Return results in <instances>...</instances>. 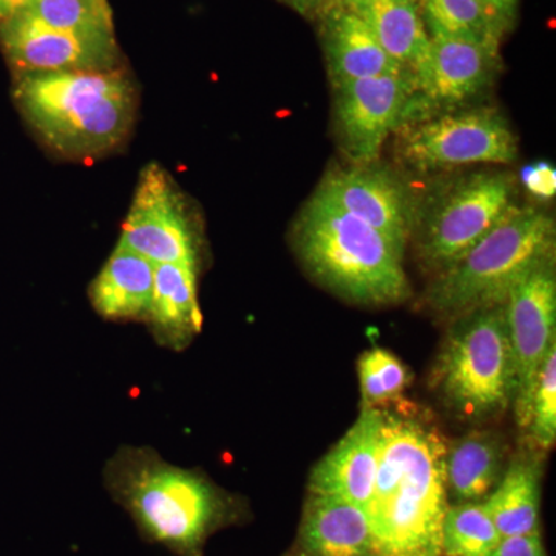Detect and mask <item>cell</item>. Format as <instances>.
<instances>
[{
    "mask_svg": "<svg viewBox=\"0 0 556 556\" xmlns=\"http://www.w3.org/2000/svg\"><path fill=\"white\" fill-rule=\"evenodd\" d=\"M447 445L412 416L383 412L378 473L367 510L375 556H442L450 506Z\"/></svg>",
    "mask_w": 556,
    "mask_h": 556,
    "instance_id": "obj_1",
    "label": "cell"
},
{
    "mask_svg": "<svg viewBox=\"0 0 556 556\" xmlns=\"http://www.w3.org/2000/svg\"><path fill=\"white\" fill-rule=\"evenodd\" d=\"M14 101L46 148L76 161L124 144L138 109L137 87L119 68L20 75Z\"/></svg>",
    "mask_w": 556,
    "mask_h": 556,
    "instance_id": "obj_2",
    "label": "cell"
},
{
    "mask_svg": "<svg viewBox=\"0 0 556 556\" xmlns=\"http://www.w3.org/2000/svg\"><path fill=\"white\" fill-rule=\"evenodd\" d=\"M292 244L306 270L358 305H396L409 295L397 251L375 228L314 195L300 212Z\"/></svg>",
    "mask_w": 556,
    "mask_h": 556,
    "instance_id": "obj_3",
    "label": "cell"
},
{
    "mask_svg": "<svg viewBox=\"0 0 556 556\" xmlns=\"http://www.w3.org/2000/svg\"><path fill=\"white\" fill-rule=\"evenodd\" d=\"M105 484L139 529L178 556H200L223 514V497L199 471L149 447H123L104 468Z\"/></svg>",
    "mask_w": 556,
    "mask_h": 556,
    "instance_id": "obj_4",
    "label": "cell"
},
{
    "mask_svg": "<svg viewBox=\"0 0 556 556\" xmlns=\"http://www.w3.org/2000/svg\"><path fill=\"white\" fill-rule=\"evenodd\" d=\"M554 219L535 207L514 204L484 239L438 274L427 294L428 305L455 317L503 305L511 289L554 257Z\"/></svg>",
    "mask_w": 556,
    "mask_h": 556,
    "instance_id": "obj_5",
    "label": "cell"
},
{
    "mask_svg": "<svg viewBox=\"0 0 556 556\" xmlns=\"http://www.w3.org/2000/svg\"><path fill=\"white\" fill-rule=\"evenodd\" d=\"M433 386L467 420L500 415L514 404L517 365L504 303L457 317L433 369Z\"/></svg>",
    "mask_w": 556,
    "mask_h": 556,
    "instance_id": "obj_6",
    "label": "cell"
},
{
    "mask_svg": "<svg viewBox=\"0 0 556 556\" xmlns=\"http://www.w3.org/2000/svg\"><path fill=\"white\" fill-rule=\"evenodd\" d=\"M399 152L417 172L514 163L517 138L495 109L452 110L399 127Z\"/></svg>",
    "mask_w": 556,
    "mask_h": 556,
    "instance_id": "obj_7",
    "label": "cell"
},
{
    "mask_svg": "<svg viewBox=\"0 0 556 556\" xmlns=\"http://www.w3.org/2000/svg\"><path fill=\"white\" fill-rule=\"evenodd\" d=\"M515 204V178L484 172L459 179L434 204L419 236L420 260L442 273L479 243Z\"/></svg>",
    "mask_w": 556,
    "mask_h": 556,
    "instance_id": "obj_8",
    "label": "cell"
},
{
    "mask_svg": "<svg viewBox=\"0 0 556 556\" xmlns=\"http://www.w3.org/2000/svg\"><path fill=\"white\" fill-rule=\"evenodd\" d=\"M118 243L155 263L200 269V233L169 172L150 163L139 174Z\"/></svg>",
    "mask_w": 556,
    "mask_h": 556,
    "instance_id": "obj_9",
    "label": "cell"
},
{
    "mask_svg": "<svg viewBox=\"0 0 556 556\" xmlns=\"http://www.w3.org/2000/svg\"><path fill=\"white\" fill-rule=\"evenodd\" d=\"M497 70L500 50L430 36L426 53L409 68L412 98L405 123L463 108L492 86Z\"/></svg>",
    "mask_w": 556,
    "mask_h": 556,
    "instance_id": "obj_10",
    "label": "cell"
},
{
    "mask_svg": "<svg viewBox=\"0 0 556 556\" xmlns=\"http://www.w3.org/2000/svg\"><path fill=\"white\" fill-rule=\"evenodd\" d=\"M508 338L517 365L514 408L518 426L527 430L533 393L548 351L556 345V276L554 257L535 269L507 295Z\"/></svg>",
    "mask_w": 556,
    "mask_h": 556,
    "instance_id": "obj_11",
    "label": "cell"
},
{
    "mask_svg": "<svg viewBox=\"0 0 556 556\" xmlns=\"http://www.w3.org/2000/svg\"><path fill=\"white\" fill-rule=\"evenodd\" d=\"M334 90L336 127L343 152L358 166L375 163L388 135L407 119L409 70L346 80Z\"/></svg>",
    "mask_w": 556,
    "mask_h": 556,
    "instance_id": "obj_12",
    "label": "cell"
},
{
    "mask_svg": "<svg viewBox=\"0 0 556 556\" xmlns=\"http://www.w3.org/2000/svg\"><path fill=\"white\" fill-rule=\"evenodd\" d=\"M0 46L17 76L118 68L115 35L61 30L25 11L0 21Z\"/></svg>",
    "mask_w": 556,
    "mask_h": 556,
    "instance_id": "obj_13",
    "label": "cell"
},
{
    "mask_svg": "<svg viewBox=\"0 0 556 556\" xmlns=\"http://www.w3.org/2000/svg\"><path fill=\"white\" fill-rule=\"evenodd\" d=\"M314 195L379 230L404 255L412 230V200L390 172L371 164L329 172Z\"/></svg>",
    "mask_w": 556,
    "mask_h": 556,
    "instance_id": "obj_14",
    "label": "cell"
},
{
    "mask_svg": "<svg viewBox=\"0 0 556 556\" xmlns=\"http://www.w3.org/2000/svg\"><path fill=\"white\" fill-rule=\"evenodd\" d=\"M383 409L362 408L345 437L314 467L311 495L334 496L368 510L378 473Z\"/></svg>",
    "mask_w": 556,
    "mask_h": 556,
    "instance_id": "obj_15",
    "label": "cell"
},
{
    "mask_svg": "<svg viewBox=\"0 0 556 556\" xmlns=\"http://www.w3.org/2000/svg\"><path fill=\"white\" fill-rule=\"evenodd\" d=\"M318 20L332 86L407 70L380 47L368 25L348 7L325 11Z\"/></svg>",
    "mask_w": 556,
    "mask_h": 556,
    "instance_id": "obj_16",
    "label": "cell"
},
{
    "mask_svg": "<svg viewBox=\"0 0 556 556\" xmlns=\"http://www.w3.org/2000/svg\"><path fill=\"white\" fill-rule=\"evenodd\" d=\"M305 556H375L368 514L334 496L311 495L300 526Z\"/></svg>",
    "mask_w": 556,
    "mask_h": 556,
    "instance_id": "obj_17",
    "label": "cell"
},
{
    "mask_svg": "<svg viewBox=\"0 0 556 556\" xmlns=\"http://www.w3.org/2000/svg\"><path fill=\"white\" fill-rule=\"evenodd\" d=\"M199 273L188 265H155V288L146 324L159 345L181 351L200 334Z\"/></svg>",
    "mask_w": 556,
    "mask_h": 556,
    "instance_id": "obj_18",
    "label": "cell"
},
{
    "mask_svg": "<svg viewBox=\"0 0 556 556\" xmlns=\"http://www.w3.org/2000/svg\"><path fill=\"white\" fill-rule=\"evenodd\" d=\"M155 288V263L116 243L91 280V306L105 320H148Z\"/></svg>",
    "mask_w": 556,
    "mask_h": 556,
    "instance_id": "obj_19",
    "label": "cell"
},
{
    "mask_svg": "<svg viewBox=\"0 0 556 556\" xmlns=\"http://www.w3.org/2000/svg\"><path fill=\"white\" fill-rule=\"evenodd\" d=\"M506 447L496 434L475 431L447 447L445 478L448 500L455 504L481 503L504 473Z\"/></svg>",
    "mask_w": 556,
    "mask_h": 556,
    "instance_id": "obj_20",
    "label": "cell"
},
{
    "mask_svg": "<svg viewBox=\"0 0 556 556\" xmlns=\"http://www.w3.org/2000/svg\"><path fill=\"white\" fill-rule=\"evenodd\" d=\"M348 9L361 17L380 47L404 68H412L426 53L430 35L419 0H350Z\"/></svg>",
    "mask_w": 556,
    "mask_h": 556,
    "instance_id": "obj_21",
    "label": "cell"
},
{
    "mask_svg": "<svg viewBox=\"0 0 556 556\" xmlns=\"http://www.w3.org/2000/svg\"><path fill=\"white\" fill-rule=\"evenodd\" d=\"M501 538L540 533V466L521 456L504 471L482 501Z\"/></svg>",
    "mask_w": 556,
    "mask_h": 556,
    "instance_id": "obj_22",
    "label": "cell"
},
{
    "mask_svg": "<svg viewBox=\"0 0 556 556\" xmlns=\"http://www.w3.org/2000/svg\"><path fill=\"white\" fill-rule=\"evenodd\" d=\"M428 35L468 40L500 50L510 22L486 0H419Z\"/></svg>",
    "mask_w": 556,
    "mask_h": 556,
    "instance_id": "obj_23",
    "label": "cell"
},
{
    "mask_svg": "<svg viewBox=\"0 0 556 556\" xmlns=\"http://www.w3.org/2000/svg\"><path fill=\"white\" fill-rule=\"evenodd\" d=\"M484 504H450L442 525V556H492L501 543Z\"/></svg>",
    "mask_w": 556,
    "mask_h": 556,
    "instance_id": "obj_24",
    "label": "cell"
},
{
    "mask_svg": "<svg viewBox=\"0 0 556 556\" xmlns=\"http://www.w3.org/2000/svg\"><path fill=\"white\" fill-rule=\"evenodd\" d=\"M22 11L61 30L115 35L109 0H33Z\"/></svg>",
    "mask_w": 556,
    "mask_h": 556,
    "instance_id": "obj_25",
    "label": "cell"
},
{
    "mask_svg": "<svg viewBox=\"0 0 556 556\" xmlns=\"http://www.w3.org/2000/svg\"><path fill=\"white\" fill-rule=\"evenodd\" d=\"M357 369L364 408H379L393 402L408 386V369L383 348L362 354Z\"/></svg>",
    "mask_w": 556,
    "mask_h": 556,
    "instance_id": "obj_26",
    "label": "cell"
},
{
    "mask_svg": "<svg viewBox=\"0 0 556 556\" xmlns=\"http://www.w3.org/2000/svg\"><path fill=\"white\" fill-rule=\"evenodd\" d=\"M540 448L554 447L556 439V345L548 351L533 393L527 427Z\"/></svg>",
    "mask_w": 556,
    "mask_h": 556,
    "instance_id": "obj_27",
    "label": "cell"
},
{
    "mask_svg": "<svg viewBox=\"0 0 556 556\" xmlns=\"http://www.w3.org/2000/svg\"><path fill=\"white\" fill-rule=\"evenodd\" d=\"M522 185L538 199H552L556 190V174L547 163H536L527 166L521 172Z\"/></svg>",
    "mask_w": 556,
    "mask_h": 556,
    "instance_id": "obj_28",
    "label": "cell"
},
{
    "mask_svg": "<svg viewBox=\"0 0 556 556\" xmlns=\"http://www.w3.org/2000/svg\"><path fill=\"white\" fill-rule=\"evenodd\" d=\"M492 556H547L543 540L538 535L503 538Z\"/></svg>",
    "mask_w": 556,
    "mask_h": 556,
    "instance_id": "obj_29",
    "label": "cell"
},
{
    "mask_svg": "<svg viewBox=\"0 0 556 556\" xmlns=\"http://www.w3.org/2000/svg\"><path fill=\"white\" fill-rule=\"evenodd\" d=\"M350 0H308V16H320L325 11L346 5Z\"/></svg>",
    "mask_w": 556,
    "mask_h": 556,
    "instance_id": "obj_30",
    "label": "cell"
},
{
    "mask_svg": "<svg viewBox=\"0 0 556 556\" xmlns=\"http://www.w3.org/2000/svg\"><path fill=\"white\" fill-rule=\"evenodd\" d=\"M508 22H514L519 0H486Z\"/></svg>",
    "mask_w": 556,
    "mask_h": 556,
    "instance_id": "obj_31",
    "label": "cell"
},
{
    "mask_svg": "<svg viewBox=\"0 0 556 556\" xmlns=\"http://www.w3.org/2000/svg\"><path fill=\"white\" fill-rule=\"evenodd\" d=\"M33 0H0V21L9 20L13 14L27 9Z\"/></svg>",
    "mask_w": 556,
    "mask_h": 556,
    "instance_id": "obj_32",
    "label": "cell"
},
{
    "mask_svg": "<svg viewBox=\"0 0 556 556\" xmlns=\"http://www.w3.org/2000/svg\"><path fill=\"white\" fill-rule=\"evenodd\" d=\"M280 2L291 7L292 10L298 11L303 16H308V0H280Z\"/></svg>",
    "mask_w": 556,
    "mask_h": 556,
    "instance_id": "obj_33",
    "label": "cell"
}]
</instances>
